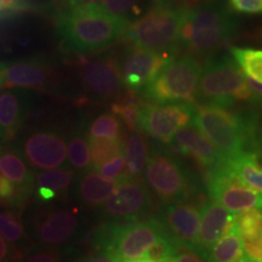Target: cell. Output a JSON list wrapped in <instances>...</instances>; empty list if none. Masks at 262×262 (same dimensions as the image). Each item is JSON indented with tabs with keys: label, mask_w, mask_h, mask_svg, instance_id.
<instances>
[{
	"label": "cell",
	"mask_w": 262,
	"mask_h": 262,
	"mask_svg": "<svg viewBox=\"0 0 262 262\" xmlns=\"http://www.w3.org/2000/svg\"><path fill=\"white\" fill-rule=\"evenodd\" d=\"M130 22L98 4L70 5L57 18V32L66 50L93 54L122 38Z\"/></svg>",
	"instance_id": "1"
},
{
	"label": "cell",
	"mask_w": 262,
	"mask_h": 262,
	"mask_svg": "<svg viewBox=\"0 0 262 262\" xmlns=\"http://www.w3.org/2000/svg\"><path fill=\"white\" fill-rule=\"evenodd\" d=\"M193 125L217 149L222 159L229 160L248 152L253 126L241 114L216 103L195 106Z\"/></svg>",
	"instance_id": "2"
},
{
	"label": "cell",
	"mask_w": 262,
	"mask_h": 262,
	"mask_svg": "<svg viewBox=\"0 0 262 262\" xmlns=\"http://www.w3.org/2000/svg\"><path fill=\"white\" fill-rule=\"evenodd\" d=\"M186 11L171 0H156L142 17L130 22L123 37L135 48L169 51L179 44Z\"/></svg>",
	"instance_id": "3"
},
{
	"label": "cell",
	"mask_w": 262,
	"mask_h": 262,
	"mask_svg": "<svg viewBox=\"0 0 262 262\" xmlns=\"http://www.w3.org/2000/svg\"><path fill=\"white\" fill-rule=\"evenodd\" d=\"M237 24L220 6L202 5L187 9L180 41L192 55H205L221 48L233 37Z\"/></svg>",
	"instance_id": "4"
},
{
	"label": "cell",
	"mask_w": 262,
	"mask_h": 262,
	"mask_svg": "<svg viewBox=\"0 0 262 262\" xmlns=\"http://www.w3.org/2000/svg\"><path fill=\"white\" fill-rule=\"evenodd\" d=\"M202 67L193 55L173 58L142 89L145 98L156 103H192L198 93Z\"/></svg>",
	"instance_id": "5"
},
{
	"label": "cell",
	"mask_w": 262,
	"mask_h": 262,
	"mask_svg": "<svg viewBox=\"0 0 262 262\" xmlns=\"http://www.w3.org/2000/svg\"><path fill=\"white\" fill-rule=\"evenodd\" d=\"M196 96L204 103L229 107L237 101L253 100L248 79L229 56L214 57L203 67Z\"/></svg>",
	"instance_id": "6"
},
{
	"label": "cell",
	"mask_w": 262,
	"mask_h": 262,
	"mask_svg": "<svg viewBox=\"0 0 262 262\" xmlns=\"http://www.w3.org/2000/svg\"><path fill=\"white\" fill-rule=\"evenodd\" d=\"M81 228L79 210L74 206L41 203L28 216V229L39 247H60L77 237Z\"/></svg>",
	"instance_id": "7"
},
{
	"label": "cell",
	"mask_w": 262,
	"mask_h": 262,
	"mask_svg": "<svg viewBox=\"0 0 262 262\" xmlns=\"http://www.w3.org/2000/svg\"><path fill=\"white\" fill-rule=\"evenodd\" d=\"M208 189L212 201L220 203L231 214L262 209V193L245 185L225 160L208 171Z\"/></svg>",
	"instance_id": "8"
},
{
	"label": "cell",
	"mask_w": 262,
	"mask_h": 262,
	"mask_svg": "<svg viewBox=\"0 0 262 262\" xmlns=\"http://www.w3.org/2000/svg\"><path fill=\"white\" fill-rule=\"evenodd\" d=\"M145 176L157 196L168 204L183 202L191 193V181L181 164L162 150L149 155Z\"/></svg>",
	"instance_id": "9"
},
{
	"label": "cell",
	"mask_w": 262,
	"mask_h": 262,
	"mask_svg": "<svg viewBox=\"0 0 262 262\" xmlns=\"http://www.w3.org/2000/svg\"><path fill=\"white\" fill-rule=\"evenodd\" d=\"M195 106L188 102L141 104L137 129L162 142H172L176 133L193 122Z\"/></svg>",
	"instance_id": "10"
},
{
	"label": "cell",
	"mask_w": 262,
	"mask_h": 262,
	"mask_svg": "<svg viewBox=\"0 0 262 262\" xmlns=\"http://www.w3.org/2000/svg\"><path fill=\"white\" fill-rule=\"evenodd\" d=\"M166 234L165 226L157 219L126 224L114 222L110 250L113 251L120 261H134L145 256L147 250Z\"/></svg>",
	"instance_id": "11"
},
{
	"label": "cell",
	"mask_w": 262,
	"mask_h": 262,
	"mask_svg": "<svg viewBox=\"0 0 262 262\" xmlns=\"http://www.w3.org/2000/svg\"><path fill=\"white\" fill-rule=\"evenodd\" d=\"M118 180V187L112 195L104 203L102 209L104 217L113 222L137 221L140 216L150 206V195L145 182L139 176H131L124 172Z\"/></svg>",
	"instance_id": "12"
},
{
	"label": "cell",
	"mask_w": 262,
	"mask_h": 262,
	"mask_svg": "<svg viewBox=\"0 0 262 262\" xmlns=\"http://www.w3.org/2000/svg\"><path fill=\"white\" fill-rule=\"evenodd\" d=\"M78 67L84 86L95 97L101 100H117L123 94L122 68L113 58H80Z\"/></svg>",
	"instance_id": "13"
},
{
	"label": "cell",
	"mask_w": 262,
	"mask_h": 262,
	"mask_svg": "<svg viewBox=\"0 0 262 262\" xmlns=\"http://www.w3.org/2000/svg\"><path fill=\"white\" fill-rule=\"evenodd\" d=\"M173 58L175 54L171 51H153L134 47L124 57L120 67L124 86L136 93L142 90Z\"/></svg>",
	"instance_id": "14"
},
{
	"label": "cell",
	"mask_w": 262,
	"mask_h": 262,
	"mask_svg": "<svg viewBox=\"0 0 262 262\" xmlns=\"http://www.w3.org/2000/svg\"><path fill=\"white\" fill-rule=\"evenodd\" d=\"M24 159L33 168L51 170L64 163L66 141L55 130H35L26 137L21 146Z\"/></svg>",
	"instance_id": "15"
},
{
	"label": "cell",
	"mask_w": 262,
	"mask_h": 262,
	"mask_svg": "<svg viewBox=\"0 0 262 262\" xmlns=\"http://www.w3.org/2000/svg\"><path fill=\"white\" fill-rule=\"evenodd\" d=\"M202 210L188 203L176 202L166 205L163 225L171 232L172 238L186 249L194 251L201 228Z\"/></svg>",
	"instance_id": "16"
},
{
	"label": "cell",
	"mask_w": 262,
	"mask_h": 262,
	"mask_svg": "<svg viewBox=\"0 0 262 262\" xmlns=\"http://www.w3.org/2000/svg\"><path fill=\"white\" fill-rule=\"evenodd\" d=\"M234 214H231L220 203L212 201L205 203L202 208L201 228L194 253L206 258L209 250L222 235L227 233L235 222Z\"/></svg>",
	"instance_id": "17"
},
{
	"label": "cell",
	"mask_w": 262,
	"mask_h": 262,
	"mask_svg": "<svg viewBox=\"0 0 262 262\" xmlns=\"http://www.w3.org/2000/svg\"><path fill=\"white\" fill-rule=\"evenodd\" d=\"M51 78V67L39 58L15 62L0 68V86L44 90L50 83Z\"/></svg>",
	"instance_id": "18"
},
{
	"label": "cell",
	"mask_w": 262,
	"mask_h": 262,
	"mask_svg": "<svg viewBox=\"0 0 262 262\" xmlns=\"http://www.w3.org/2000/svg\"><path fill=\"white\" fill-rule=\"evenodd\" d=\"M172 142L180 152L191 156L199 165L208 171L215 169L224 160L210 141L193 124L180 129L173 137Z\"/></svg>",
	"instance_id": "19"
},
{
	"label": "cell",
	"mask_w": 262,
	"mask_h": 262,
	"mask_svg": "<svg viewBox=\"0 0 262 262\" xmlns=\"http://www.w3.org/2000/svg\"><path fill=\"white\" fill-rule=\"evenodd\" d=\"M235 227L249 262H262V209L235 216Z\"/></svg>",
	"instance_id": "20"
},
{
	"label": "cell",
	"mask_w": 262,
	"mask_h": 262,
	"mask_svg": "<svg viewBox=\"0 0 262 262\" xmlns=\"http://www.w3.org/2000/svg\"><path fill=\"white\" fill-rule=\"evenodd\" d=\"M118 187V180L103 178L102 175L90 171L78 180L73 188L79 202L90 208H100L108 201Z\"/></svg>",
	"instance_id": "21"
},
{
	"label": "cell",
	"mask_w": 262,
	"mask_h": 262,
	"mask_svg": "<svg viewBox=\"0 0 262 262\" xmlns=\"http://www.w3.org/2000/svg\"><path fill=\"white\" fill-rule=\"evenodd\" d=\"M27 103L22 94L6 90L0 94V125L3 129V139L12 140L26 117Z\"/></svg>",
	"instance_id": "22"
},
{
	"label": "cell",
	"mask_w": 262,
	"mask_h": 262,
	"mask_svg": "<svg viewBox=\"0 0 262 262\" xmlns=\"http://www.w3.org/2000/svg\"><path fill=\"white\" fill-rule=\"evenodd\" d=\"M0 173H3L27 195L31 194L34 188V175L17 153L5 152L0 155Z\"/></svg>",
	"instance_id": "23"
},
{
	"label": "cell",
	"mask_w": 262,
	"mask_h": 262,
	"mask_svg": "<svg viewBox=\"0 0 262 262\" xmlns=\"http://www.w3.org/2000/svg\"><path fill=\"white\" fill-rule=\"evenodd\" d=\"M206 258L209 262H249L235 222L209 250Z\"/></svg>",
	"instance_id": "24"
},
{
	"label": "cell",
	"mask_w": 262,
	"mask_h": 262,
	"mask_svg": "<svg viewBox=\"0 0 262 262\" xmlns=\"http://www.w3.org/2000/svg\"><path fill=\"white\" fill-rule=\"evenodd\" d=\"M124 155L126 160V173L139 176L146 168L149 158V145L146 136L139 131H131L124 142Z\"/></svg>",
	"instance_id": "25"
},
{
	"label": "cell",
	"mask_w": 262,
	"mask_h": 262,
	"mask_svg": "<svg viewBox=\"0 0 262 262\" xmlns=\"http://www.w3.org/2000/svg\"><path fill=\"white\" fill-rule=\"evenodd\" d=\"M226 164L245 185L254 191L262 193V165L257 156L251 152H244L233 159L225 160Z\"/></svg>",
	"instance_id": "26"
},
{
	"label": "cell",
	"mask_w": 262,
	"mask_h": 262,
	"mask_svg": "<svg viewBox=\"0 0 262 262\" xmlns=\"http://www.w3.org/2000/svg\"><path fill=\"white\" fill-rule=\"evenodd\" d=\"M91 152V165L94 169H100L104 164L117 158L124 153V141L120 139L107 137H88Z\"/></svg>",
	"instance_id": "27"
},
{
	"label": "cell",
	"mask_w": 262,
	"mask_h": 262,
	"mask_svg": "<svg viewBox=\"0 0 262 262\" xmlns=\"http://www.w3.org/2000/svg\"><path fill=\"white\" fill-rule=\"evenodd\" d=\"M74 172L71 169H51L39 172L35 178V188H48L64 199L72 187Z\"/></svg>",
	"instance_id": "28"
},
{
	"label": "cell",
	"mask_w": 262,
	"mask_h": 262,
	"mask_svg": "<svg viewBox=\"0 0 262 262\" xmlns=\"http://www.w3.org/2000/svg\"><path fill=\"white\" fill-rule=\"evenodd\" d=\"M141 104L142 101L137 96L136 91L126 89L125 93L112 103V112L122 120L127 129L135 131L139 124Z\"/></svg>",
	"instance_id": "29"
},
{
	"label": "cell",
	"mask_w": 262,
	"mask_h": 262,
	"mask_svg": "<svg viewBox=\"0 0 262 262\" xmlns=\"http://www.w3.org/2000/svg\"><path fill=\"white\" fill-rule=\"evenodd\" d=\"M229 52L248 78L262 84V50L233 47Z\"/></svg>",
	"instance_id": "30"
},
{
	"label": "cell",
	"mask_w": 262,
	"mask_h": 262,
	"mask_svg": "<svg viewBox=\"0 0 262 262\" xmlns=\"http://www.w3.org/2000/svg\"><path fill=\"white\" fill-rule=\"evenodd\" d=\"M67 156L71 165L78 170H86L91 166L90 146L80 135H73L67 143Z\"/></svg>",
	"instance_id": "31"
},
{
	"label": "cell",
	"mask_w": 262,
	"mask_h": 262,
	"mask_svg": "<svg viewBox=\"0 0 262 262\" xmlns=\"http://www.w3.org/2000/svg\"><path fill=\"white\" fill-rule=\"evenodd\" d=\"M122 134V123L116 116H111V114H102L96 118L89 129V136L91 137L120 139Z\"/></svg>",
	"instance_id": "32"
},
{
	"label": "cell",
	"mask_w": 262,
	"mask_h": 262,
	"mask_svg": "<svg viewBox=\"0 0 262 262\" xmlns=\"http://www.w3.org/2000/svg\"><path fill=\"white\" fill-rule=\"evenodd\" d=\"M179 243L169 234L159 238L150 247L143 258L149 262H164L171 260L179 254Z\"/></svg>",
	"instance_id": "33"
},
{
	"label": "cell",
	"mask_w": 262,
	"mask_h": 262,
	"mask_svg": "<svg viewBox=\"0 0 262 262\" xmlns=\"http://www.w3.org/2000/svg\"><path fill=\"white\" fill-rule=\"evenodd\" d=\"M0 235L11 244H22L26 232L17 216L12 212H0Z\"/></svg>",
	"instance_id": "34"
},
{
	"label": "cell",
	"mask_w": 262,
	"mask_h": 262,
	"mask_svg": "<svg viewBox=\"0 0 262 262\" xmlns=\"http://www.w3.org/2000/svg\"><path fill=\"white\" fill-rule=\"evenodd\" d=\"M103 8L111 14L130 22L131 17L140 14L137 0H103Z\"/></svg>",
	"instance_id": "35"
},
{
	"label": "cell",
	"mask_w": 262,
	"mask_h": 262,
	"mask_svg": "<svg viewBox=\"0 0 262 262\" xmlns=\"http://www.w3.org/2000/svg\"><path fill=\"white\" fill-rule=\"evenodd\" d=\"M18 262H63V257L56 248L35 245V248L27 251Z\"/></svg>",
	"instance_id": "36"
},
{
	"label": "cell",
	"mask_w": 262,
	"mask_h": 262,
	"mask_svg": "<svg viewBox=\"0 0 262 262\" xmlns=\"http://www.w3.org/2000/svg\"><path fill=\"white\" fill-rule=\"evenodd\" d=\"M27 194L12 183L10 180L0 173V202L10 204H21L27 199Z\"/></svg>",
	"instance_id": "37"
},
{
	"label": "cell",
	"mask_w": 262,
	"mask_h": 262,
	"mask_svg": "<svg viewBox=\"0 0 262 262\" xmlns=\"http://www.w3.org/2000/svg\"><path fill=\"white\" fill-rule=\"evenodd\" d=\"M228 3L231 9L239 14H262V0H228Z\"/></svg>",
	"instance_id": "38"
},
{
	"label": "cell",
	"mask_w": 262,
	"mask_h": 262,
	"mask_svg": "<svg viewBox=\"0 0 262 262\" xmlns=\"http://www.w3.org/2000/svg\"><path fill=\"white\" fill-rule=\"evenodd\" d=\"M125 166H126L125 158L119 156L117 157V158L111 160V162H108L107 164H104L103 166H101V168L98 169V171H100V173L103 176V178L113 180V179H118L119 176H122L120 173L124 171Z\"/></svg>",
	"instance_id": "39"
},
{
	"label": "cell",
	"mask_w": 262,
	"mask_h": 262,
	"mask_svg": "<svg viewBox=\"0 0 262 262\" xmlns=\"http://www.w3.org/2000/svg\"><path fill=\"white\" fill-rule=\"evenodd\" d=\"M77 262H122V261L119 260V257H118L113 251L96 249L95 253L88 254L86 256L81 257L80 260Z\"/></svg>",
	"instance_id": "40"
},
{
	"label": "cell",
	"mask_w": 262,
	"mask_h": 262,
	"mask_svg": "<svg viewBox=\"0 0 262 262\" xmlns=\"http://www.w3.org/2000/svg\"><path fill=\"white\" fill-rule=\"evenodd\" d=\"M175 262H204L202 260L201 255L187 249L186 251H179L175 256Z\"/></svg>",
	"instance_id": "41"
},
{
	"label": "cell",
	"mask_w": 262,
	"mask_h": 262,
	"mask_svg": "<svg viewBox=\"0 0 262 262\" xmlns=\"http://www.w3.org/2000/svg\"><path fill=\"white\" fill-rule=\"evenodd\" d=\"M249 88L251 90V95H253V100H256L258 102H262V84L257 83L250 78H247Z\"/></svg>",
	"instance_id": "42"
},
{
	"label": "cell",
	"mask_w": 262,
	"mask_h": 262,
	"mask_svg": "<svg viewBox=\"0 0 262 262\" xmlns=\"http://www.w3.org/2000/svg\"><path fill=\"white\" fill-rule=\"evenodd\" d=\"M9 255H10L9 245L6 244L5 239L0 235V262H2L3 260H5Z\"/></svg>",
	"instance_id": "43"
},
{
	"label": "cell",
	"mask_w": 262,
	"mask_h": 262,
	"mask_svg": "<svg viewBox=\"0 0 262 262\" xmlns=\"http://www.w3.org/2000/svg\"><path fill=\"white\" fill-rule=\"evenodd\" d=\"M101 2H103V0H75L72 5H75V4H98L100 5Z\"/></svg>",
	"instance_id": "44"
},
{
	"label": "cell",
	"mask_w": 262,
	"mask_h": 262,
	"mask_svg": "<svg viewBox=\"0 0 262 262\" xmlns=\"http://www.w3.org/2000/svg\"><path fill=\"white\" fill-rule=\"evenodd\" d=\"M257 145H258V148H260V152H261V155H262V129L260 131V135H258Z\"/></svg>",
	"instance_id": "45"
},
{
	"label": "cell",
	"mask_w": 262,
	"mask_h": 262,
	"mask_svg": "<svg viewBox=\"0 0 262 262\" xmlns=\"http://www.w3.org/2000/svg\"><path fill=\"white\" fill-rule=\"evenodd\" d=\"M125 262H149V261H147V260H145V258H143V260H137V261H125Z\"/></svg>",
	"instance_id": "46"
},
{
	"label": "cell",
	"mask_w": 262,
	"mask_h": 262,
	"mask_svg": "<svg viewBox=\"0 0 262 262\" xmlns=\"http://www.w3.org/2000/svg\"><path fill=\"white\" fill-rule=\"evenodd\" d=\"M64 2H68V3H70V5H72L75 2V0H64Z\"/></svg>",
	"instance_id": "47"
},
{
	"label": "cell",
	"mask_w": 262,
	"mask_h": 262,
	"mask_svg": "<svg viewBox=\"0 0 262 262\" xmlns=\"http://www.w3.org/2000/svg\"><path fill=\"white\" fill-rule=\"evenodd\" d=\"M0 137H3V129H2V125H0Z\"/></svg>",
	"instance_id": "48"
},
{
	"label": "cell",
	"mask_w": 262,
	"mask_h": 262,
	"mask_svg": "<svg viewBox=\"0 0 262 262\" xmlns=\"http://www.w3.org/2000/svg\"><path fill=\"white\" fill-rule=\"evenodd\" d=\"M2 262H3V261H2Z\"/></svg>",
	"instance_id": "49"
}]
</instances>
